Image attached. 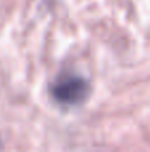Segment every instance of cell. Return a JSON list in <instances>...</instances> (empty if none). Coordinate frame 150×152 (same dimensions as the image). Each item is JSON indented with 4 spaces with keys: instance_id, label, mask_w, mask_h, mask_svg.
<instances>
[{
    "instance_id": "obj_1",
    "label": "cell",
    "mask_w": 150,
    "mask_h": 152,
    "mask_svg": "<svg viewBox=\"0 0 150 152\" xmlns=\"http://www.w3.org/2000/svg\"><path fill=\"white\" fill-rule=\"evenodd\" d=\"M50 94L60 104L77 105L88 97L89 83L79 75L65 74L50 86Z\"/></svg>"
}]
</instances>
